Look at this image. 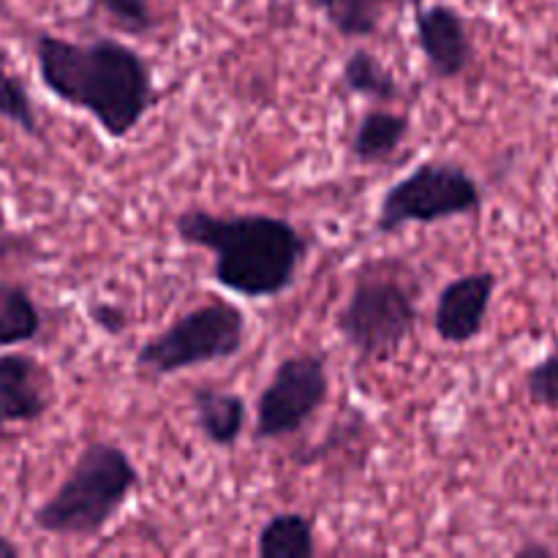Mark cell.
Instances as JSON below:
<instances>
[{"instance_id":"21","label":"cell","mask_w":558,"mask_h":558,"mask_svg":"<svg viewBox=\"0 0 558 558\" xmlns=\"http://www.w3.org/2000/svg\"><path fill=\"white\" fill-rule=\"evenodd\" d=\"M20 554H22L20 545H14L9 537H3V534H0V558H14Z\"/></svg>"},{"instance_id":"17","label":"cell","mask_w":558,"mask_h":558,"mask_svg":"<svg viewBox=\"0 0 558 558\" xmlns=\"http://www.w3.org/2000/svg\"><path fill=\"white\" fill-rule=\"evenodd\" d=\"M0 118L14 123L22 134L41 136V125H38L36 107L27 93L25 82L5 65V54L0 52Z\"/></svg>"},{"instance_id":"10","label":"cell","mask_w":558,"mask_h":558,"mask_svg":"<svg viewBox=\"0 0 558 558\" xmlns=\"http://www.w3.org/2000/svg\"><path fill=\"white\" fill-rule=\"evenodd\" d=\"M52 396L41 365L22 352L0 354V428L36 423L47 414Z\"/></svg>"},{"instance_id":"11","label":"cell","mask_w":558,"mask_h":558,"mask_svg":"<svg viewBox=\"0 0 558 558\" xmlns=\"http://www.w3.org/2000/svg\"><path fill=\"white\" fill-rule=\"evenodd\" d=\"M191 409H194L196 428L210 445H238L245 430V420H248V407H245L243 396L218 390V387H196L191 392Z\"/></svg>"},{"instance_id":"5","label":"cell","mask_w":558,"mask_h":558,"mask_svg":"<svg viewBox=\"0 0 558 558\" xmlns=\"http://www.w3.org/2000/svg\"><path fill=\"white\" fill-rule=\"evenodd\" d=\"M417 298L390 276H360L336 316V330L360 365L396 357L417 327Z\"/></svg>"},{"instance_id":"16","label":"cell","mask_w":558,"mask_h":558,"mask_svg":"<svg viewBox=\"0 0 558 558\" xmlns=\"http://www.w3.org/2000/svg\"><path fill=\"white\" fill-rule=\"evenodd\" d=\"M341 85L347 93L368 101H396L401 96L396 74L368 49H352L341 65Z\"/></svg>"},{"instance_id":"14","label":"cell","mask_w":558,"mask_h":558,"mask_svg":"<svg viewBox=\"0 0 558 558\" xmlns=\"http://www.w3.org/2000/svg\"><path fill=\"white\" fill-rule=\"evenodd\" d=\"M412 3L420 5L423 0H314L316 9L327 20V25L343 38H368L379 31L381 14L387 5Z\"/></svg>"},{"instance_id":"13","label":"cell","mask_w":558,"mask_h":558,"mask_svg":"<svg viewBox=\"0 0 558 558\" xmlns=\"http://www.w3.org/2000/svg\"><path fill=\"white\" fill-rule=\"evenodd\" d=\"M259 558H314V521L303 512H278L256 534Z\"/></svg>"},{"instance_id":"6","label":"cell","mask_w":558,"mask_h":558,"mask_svg":"<svg viewBox=\"0 0 558 558\" xmlns=\"http://www.w3.org/2000/svg\"><path fill=\"white\" fill-rule=\"evenodd\" d=\"M485 194L477 178L461 163L423 161L414 172L392 183L381 194L376 210V232L396 234L403 227H428V223L466 218L483 210Z\"/></svg>"},{"instance_id":"8","label":"cell","mask_w":558,"mask_h":558,"mask_svg":"<svg viewBox=\"0 0 558 558\" xmlns=\"http://www.w3.org/2000/svg\"><path fill=\"white\" fill-rule=\"evenodd\" d=\"M414 38L430 76L447 82L469 71L474 60L472 38L461 11L447 3L414 5Z\"/></svg>"},{"instance_id":"19","label":"cell","mask_w":558,"mask_h":558,"mask_svg":"<svg viewBox=\"0 0 558 558\" xmlns=\"http://www.w3.org/2000/svg\"><path fill=\"white\" fill-rule=\"evenodd\" d=\"M526 392L534 407L558 409V338L548 354L526 374Z\"/></svg>"},{"instance_id":"23","label":"cell","mask_w":558,"mask_h":558,"mask_svg":"<svg viewBox=\"0 0 558 558\" xmlns=\"http://www.w3.org/2000/svg\"><path fill=\"white\" fill-rule=\"evenodd\" d=\"M556 505H558V485H556Z\"/></svg>"},{"instance_id":"15","label":"cell","mask_w":558,"mask_h":558,"mask_svg":"<svg viewBox=\"0 0 558 558\" xmlns=\"http://www.w3.org/2000/svg\"><path fill=\"white\" fill-rule=\"evenodd\" d=\"M41 332V311L22 283L0 278V349L36 341Z\"/></svg>"},{"instance_id":"7","label":"cell","mask_w":558,"mask_h":558,"mask_svg":"<svg viewBox=\"0 0 558 558\" xmlns=\"http://www.w3.org/2000/svg\"><path fill=\"white\" fill-rule=\"evenodd\" d=\"M330 396V365L325 354L298 352L283 357L256 398V441L298 436Z\"/></svg>"},{"instance_id":"12","label":"cell","mask_w":558,"mask_h":558,"mask_svg":"<svg viewBox=\"0 0 558 558\" xmlns=\"http://www.w3.org/2000/svg\"><path fill=\"white\" fill-rule=\"evenodd\" d=\"M409 129H412V123H409L407 114L390 112V109H368L354 129L352 147H349L352 158L363 167L385 163L403 145Z\"/></svg>"},{"instance_id":"4","label":"cell","mask_w":558,"mask_h":558,"mask_svg":"<svg viewBox=\"0 0 558 558\" xmlns=\"http://www.w3.org/2000/svg\"><path fill=\"white\" fill-rule=\"evenodd\" d=\"M245 332L248 322L238 305L227 300H210L199 308L185 311L158 336L147 338L136 352V371L161 379L199 365L232 360L243 352Z\"/></svg>"},{"instance_id":"22","label":"cell","mask_w":558,"mask_h":558,"mask_svg":"<svg viewBox=\"0 0 558 558\" xmlns=\"http://www.w3.org/2000/svg\"><path fill=\"white\" fill-rule=\"evenodd\" d=\"M518 556H550V548H545V545H523Z\"/></svg>"},{"instance_id":"1","label":"cell","mask_w":558,"mask_h":558,"mask_svg":"<svg viewBox=\"0 0 558 558\" xmlns=\"http://www.w3.org/2000/svg\"><path fill=\"white\" fill-rule=\"evenodd\" d=\"M33 54L41 85L65 107L90 114L109 140H125L161 98L150 63L118 38L69 41L38 33Z\"/></svg>"},{"instance_id":"9","label":"cell","mask_w":558,"mask_h":558,"mask_svg":"<svg viewBox=\"0 0 558 558\" xmlns=\"http://www.w3.org/2000/svg\"><path fill=\"white\" fill-rule=\"evenodd\" d=\"M494 292L496 276L490 270L452 278L436 298L434 316H430L436 336L445 343H456V347H463V343L483 336Z\"/></svg>"},{"instance_id":"2","label":"cell","mask_w":558,"mask_h":558,"mask_svg":"<svg viewBox=\"0 0 558 558\" xmlns=\"http://www.w3.org/2000/svg\"><path fill=\"white\" fill-rule=\"evenodd\" d=\"M174 232L191 248L213 254V281L240 298H278L298 281L308 240L287 218L265 213L213 216L189 207L174 218Z\"/></svg>"},{"instance_id":"3","label":"cell","mask_w":558,"mask_h":558,"mask_svg":"<svg viewBox=\"0 0 558 558\" xmlns=\"http://www.w3.org/2000/svg\"><path fill=\"white\" fill-rule=\"evenodd\" d=\"M140 488V469L123 447L93 441L76 456L52 496L33 510V529L52 537H98Z\"/></svg>"},{"instance_id":"18","label":"cell","mask_w":558,"mask_h":558,"mask_svg":"<svg viewBox=\"0 0 558 558\" xmlns=\"http://www.w3.org/2000/svg\"><path fill=\"white\" fill-rule=\"evenodd\" d=\"M90 5L101 9L120 31L131 36H145L158 22L150 0H90Z\"/></svg>"},{"instance_id":"20","label":"cell","mask_w":558,"mask_h":558,"mask_svg":"<svg viewBox=\"0 0 558 558\" xmlns=\"http://www.w3.org/2000/svg\"><path fill=\"white\" fill-rule=\"evenodd\" d=\"M87 316H90V322L98 327V330L107 332V336L112 338L123 336L125 327H129V316H125V311L120 308V305L107 303V300H96V303L87 305Z\"/></svg>"}]
</instances>
